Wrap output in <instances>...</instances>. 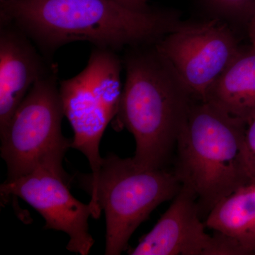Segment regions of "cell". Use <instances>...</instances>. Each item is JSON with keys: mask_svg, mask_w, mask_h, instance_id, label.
Returning <instances> with one entry per match:
<instances>
[{"mask_svg": "<svg viewBox=\"0 0 255 255\" xmlns=\"http://www.w3.org/2000/svg\"><path fill=\"white\" fill-rule=\"evenodd\" d=\"M0 22L21 30L52 62L57 50L75 41L117 53L155 44L181 21L171 11L139 12L116 0H12L1 2Z\"/></svg>", "mask_w": 255, "mask_h": 255, "instance_id": "obj_1", "label": "cell"}, {"mask_svg": "<svg viewBox=\"0 0 255 255\" xmlns=\"http://www.w3.org/2000/svg\"><path fill=\"white\" fill-rule=\"evenodd\" d=\"M117 121L135 138L134 162L166 168L192 99L155 44L127 48Z\"/></svg>", "mask_w": 255, "mask_h": 255, "instance_id": "obj_2", "label": "cell"}, {"mask_svg": "<svg viewBox=\"0 0 255 255\" xmlns=\"http://www.w3.org/2000/svg\"><path fill=\"white\" fill-rule=\"evenodd\" d=\"M246 122L209 102L192 100L178 136L174 173L194 194L200 216L253 181Z\"/></svg>", "mask_w": 255, "mask_h": 255, "instance_id": "obj_3", "label": "cell"}, {"mask_svg": "<svg viewBox=\"0 0 255 255\" xmlns=\"http://www.w3.org/2000/svg\"><path fill=\"white\" fill-rule=\"evenodd\" d=\"M78 180L91 196L89 204L92 217L98 219L105 211L106 255L125 251L137 227L157 206L174 199L182 189L174 171L142 168L132 158L113 154L103 158L95 182Z\"/></svg>", "mask_w": 255, "mask_h": 255, "instance_id": "obj_4", "label": "cell"}, {"mask_svg": "<svg viewBox=\"0 0 255 255\" xmlns=\"http://www.w3.org/2000/svg\"><path fill=\"white\" fill-rule=\"evenodd\" d=\"M64 113L55 64L37 80L8 123L0 130L1 156L7 179L38 169L69 178L63 159L73 140L63 136Z\"/></svg>", "mask_w": 255, "mask_h": 255, "instance_id": "obj_5", "label": "cell"}, {"mask_svg": "<svg viewBox=\"0 0 255 255\" xmlns=\"http://www.w3.org/2000/svg\"><path fill=\"white\" fill-rule=\"evenodd\" d=\"M122 67L117 52L95 48L80 73L59 82L64 113L74 131L71 147L86 156L92 169L91 174H80V180L95 182L100 173V142L118 113Z\"/></svg>", "mask_w": 255, "mask_h": 255, "instance_id": "obj_6", "label": "cell"}, {"mask_svg": "<svg viewBox=\"0 0 255 255\" xmlns=\"http://www.w3.org/2000/svg\"><path fill=\"white\" fill-rule=\"evenodd\" d=\"M155 47L191 99L198 101H206L218 79L241 51L234 33L219 18L181 22Z\"/></svg>", "mask_w": 255, "mask_h": 255, "instance_id": "obj_7", "label": "cell"}, {"mask_svg": "<svg viewBox=\"0 0 255 255\" xmlns=\"http://www.w3.org/2000/svg\"><path fill=\"white\" fill-rule=\"evenodd\" d=\"M70 179L48 169H38L1 185L2 199L18 197L36 209L46 221V229L62 231L70 238L67 250L87 255L95 244L89 231L92 216L90 204L75 199L69 189Z\"/></svg>", "mask_w": 255, "mask_h": 255, "instance_id": "obj_8", "label": "cell"}, {"mask_svg": "<svg viewBox=\"0 0 255 255\" xmlns=\"http://www.w3.org/2000/svg\"><path fill=\"white\" fill-rule=\"evenodd\" d=\"M195 196L183 187L131 255H242L231 240L206 233Z\"/></svg>", "mask_w": 255, "mask_h": 255, "instance_id": "obj_9", "label": "cell"}, {"mask_svg": "<svg viewBox=\"0 0 255 255\" xmlns=\"http://www.w3.org/2000/svg\"><path fill=\"white\" fill-rule=\"evenodd\" d=\"M53 64L21 30L0 22V130Z\"/></svg>", "mask_w": 255, "mask_h": 255, "instance_id": "obj_10", "label": "cell"}, {"mask_svg": "<svg viewBox=\"0 0 255 255\" xmlns=\"http://www.w3.org/2000/svg\"><path fill=\"white\" fill-rule=\"evenodd\" d=\"M204 223L206 228L231 240L242 255H255V181L221 199Z\"/></svg>", "mask_w": 255, "mask_h": 255, "instance_id": "obj_11", "label": "cell"}, {"mask_svg": "<svg viewBox=\"0 0 255 255\" xmlns=\"http://www.w3.org/2000/svg\"><path fill=\"white\" fill-rule=\"evenodd\" d=\"M246 122L255 111V49L241 51L210 90L206 101Z\"/></svg>", "mask_w": 255, "mask_h": 255, "instance_id": "obj_12", "label": "cell"}, {"mask_svg": "<svg viewBox=\"0 0 255 255\" xmlns=\"http://www.w3.org/2000/svg\"><path fill=\"white\" fill-rule=\"evenodd\" d=\"M216 14L231 19L250 20L255 9V0H205Z\"/></svg>", "mask_w": 255, "mask_h": 255, "instance_id": "obj_13", "label": "cell"}, {"mask_svg": "<svg viewBox=\"0 0 255 255\" xmlns=\"http://www.w3.org/2000/svg\"><path fill=\"white\" fill-rule=\"evenodd\" d=\"M245 141L252 177L255 181V111L246 121Z\"/></svg>", "mask_w": 255, "mask_h": 255, "instance_id": "obj_14", "label": "cell"}, {"mask_svg": "<svg viewBox=\"0 0 255 255\" xmlns=\"http://www.w3.org/2000/svg\"><path fill=\"white\" fill-rule=\"evenodd\" d=\"M116 1L128 9L139 11V12H148L153 9L147 3V0H116Z\"/></svg>", "mask_w": 255, "mask_h": 255, "instance_id": "obj_15", "label": "cell"}, {"mask_svg": "<svg viewBox=\"0 0 255 255\" xmlns=\"http://www.w3.org/2000/svg\"><path fill=\"white\" fill-rule=\"evenodd\" d=\"M250 26H249V33L250 37H251L252 45L253 48L255 49V9L254 12L251 18H250Z\"/></svg>", "mask_w": 255, "mask_h": 255, "instance_id": "obj_16", "label": "cell"}, {"mask_svg": "<svg viewBox=\"0 0 255 255\" xmlns=\"http://www.w3.org/2000/svg\"><path fill=\"white\" fill-rule=\"evenodd\" d=\"M0 1L2 2V1H12V0H0Z\"/></svg>", "mask_w": 255, "mask_h": 255, "instance_id": "obj_17", "label": "cell"}]
</instances>
